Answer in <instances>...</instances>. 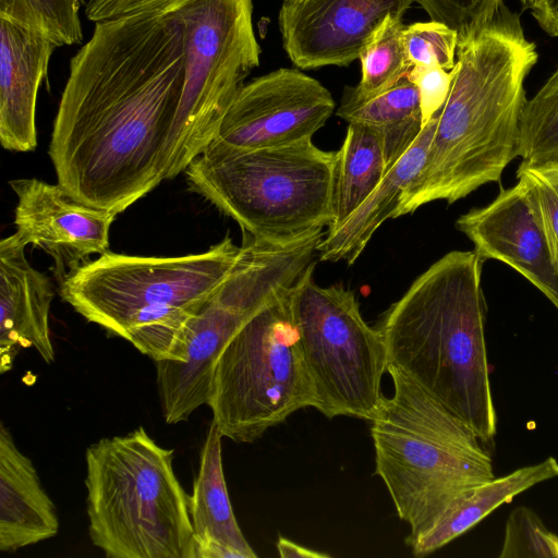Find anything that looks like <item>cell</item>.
Listing matches in <instances>:
<instances>
[{"label": "cell", "instance_id": "17", "mask_svg": "<svg viewBox=\"0 0 558 558\" xmlns=\"http://www.w3.org/2000/svg\"><path fill=\"white\" fill-rule=\"evenodd\" d=\"M56 48L39 31L0 17V142L7 150L37 147V95Z\"/></svg>", "mask_w": 558, "mask_h": 558}, {"label": "cell", "instance_id": "30", "mask_svg": "<svg viewBox=\"0 0 558 558\" xmlns=\"http://www.w3.org/2000/svg\"><path fill=\"white\" fill-rule=\"evenodd\" d=\"M433 21L441 22L462 36L484 24L505 0H415Z\"/></svg>", "mask_w": 558, "mask_h": 558}, {"label": "cell", "instance_id": "34", "mask_svg": "<svg viewBox=\"0 0 558 558\" xmlns=\"http://www.w3.org/2000/svg\"><path fill=\"white\" fill-rule=\"evenodd\" d=\"M518 1L520 2L521 9L523 11L526 9H531L536 2V0H518Z\"/></svg>", "mask_w": 558, "mask_h": 558}, {"label": "cell", "instance_id": "29", "mask_svg": "<svg viewBox=\"0 0 558 558\" xmlns=\"http://www.w3.org/2000/svg\"><path fill=\"white\" fill-rule=\"evenodd\" d=\"M515 175L526 186L558 269V161L539 166L521 162Z\"/></svg>", "mask_w": 558, "mask_h": 558}, {"label": "cell", "instance_id": "32", "mask_svg": "<svg viewBox=\"0 0 558 558\" xmlns=\"http://www.w3.org/2000/svg\"><path fill=\"white\" fill-rule=\"evenodd\" d=\"M161 0H87L85 16L96 23L134 14Z\"/></svg>", "mask_w": 558, "mask_h": 558}, {"label": "cell", "instance_id": "27", "mask_svg": "<svg viewBox=\"0 0 558 558\" xmlns=\"http://www.w3.org/2000/svg\"><path fill=\"white\" fill-rule=\"evenodd\" d=\"M499 558H558V535L525 506L507 518Z\"/></svg>", "mask_w": 558, "mask_h": 558}, {"label": "cell", "instance_id": "1", "mask_svg": "<svg viewBox=\"0 0 558 558\" xmlns=\"http://www.w3.org/2000/svg\"><path fill=\"white\" fill-rule=\"evenodd\" d=\"M184 63L170 0L95 24L70 60L48 149L68 194L118 215L166 180Z\"/></svg>", "mask_w": 558, "mask_h": 558}, {"label": "cell", "instance_id": "22", "mask_svg": "<svg viewBox=\"0 0 558 558\" xmlns=\"http://www.w3.org/2000/svg\"><path fill=\"white\" fill-rule=\"evenodd\" d=\"M389 171L381 133L371 125L349 123L336 151L332 231L368 197Z\"/></svg>", "mask_w": 558, "mask_h": 558}, {"label": "cell", "instance_id": "15", "mask_svg": "<svg viewBox=\"0 0 558 558\" xmlns=\"http://www.w3.org/2000/svg\"><path fill=\"white\" fill-rule=\"evenodd\" d=\"M482 259L510 266L536 287L558 310V269L538 215L520 180L500 189L487 205L456 221Z\"/></svg>", "mask_w": 558, "mask_h": 558}, {"label": "cell", "instance_id": "25", "mask_svg": "<svg viewBox=\"0 0 558 558\" xmlns=\"http://www.w3.org/2000/svg\"><path fill=\"white\" fill-rule=\"evenodd\" d=\"M519 157L533 166L558 161V65L522 109Z\"/></svg>", "mask_w": 558, "mask_h": 558}, {"label": "cell", "instance_id": "5", "mask_svg": "<svg viewBox=\"0 0 558 558\" xmlns=\"http://www.w3.org/2000/svg\"><path fill=\"white\" fill-rule=\"evenodd\" d=\"M391 397H383L371 436L375 474L409 524L404 542L430 530L466 492L495 477L490 454L462 420L405 373L388 366Z\"/></svg>", "mask_w": 558, "mask_h": 558}, {"label": "cell", "instance_id": "20", "mask_svg": "<svg viewBox=\"0 0 558 558\" xmlns=\"http://www.w3.org/2000/svg\"><path fill=\"white\" fill-rule=\"evenodd\" d=\"M436 123L437 114L422 129L413 144L389 169L368 197L340 227L327 231L319 244V260H344L352 265L383 222L396 217L402 194L425 162Z\"/></svg>", "mask_w": 558, "mask_h": 558}, {"label": "cell", "instance_id": "7", "mask_svg": "<svg viewBox=\"0 0 558 558\" xmlns=\"http://www.w3.org/2000/svg\"><path fill=\"white\" fill-rule=\"evenodd\" d=\"M174 450L143 426L85 452L88 534L109 558H195L189 495Z\"/></svg>", "mask_w": 558, "mask_h": 558}, {"label": "cell", "instance_id": "13", "mask_svg": "<svg viewBox=\"0 0 558 558\" xmlns=\"http://www.w3.org/2000/svg\"><path fill=\"white\" fill-rule=\"evenodd\" d=\"M415 0L283 1L278 22L283 48L300 69L349 65L390 16L403 17Z\"/></svg>", "mask_w": 558, "mask_h": 558}, {"label": "cell", "instance_id": "35", "mask_svg": "<svg viewBox=\"0 0 558 558\" xmlns=\"http://www.w3.org/2000/svg\"><path fill=\"white\" fill-rule=\"evenodd\" d=\"M283 1H293V0H283Z\"/></svg>", "mask_w": 558, "mask_h": 558}, {"label": "cell", "instance_id": "8", "mask_svg": "<svg viewBox=\"0 0 558 558\" xmlns=\"http://www.w3.org/2000/svg\"><path fill=\"white\" fill-rule=\"evenodd\" d=\"M324 236L274 245L243 235L234 266L183 328L174 359L155 362L166 423L184 422L207 404L219 354L248 319L314 269Z\"/></svg>", "mask_w": 558, "mask_h": 558}, {"label": "cell", "instance_id": "19", "mask_svg": "<svg viewBox=\"0 0 558 558\" xmlns=\"http://www.w3.org/2000/svg\"><path fill=\"white\" fill-rule=\"evenodd\" d=\"M222 435L211 421L189 495L195 558H255L235 519L223 474Z\"/></svg>", "mask_w": 558, "mask_h": 558}, {"label": "cell", "instance_id": "24", "mask_svg": "<svg viewBox=\"0 0 558 558\" xmlns=\"http://www.w3.org/2000/svg\"><path fill=\"white\" fill-rule=\"evenodd\" d=\"M402 17L390 15L379 26L360 53L361 80L344 93L354 99L376 96L408 75L412 65L403 44Z\"/></svg>", "mask_w": 558, "mask_h": 558}, {"label": "cell", "instance_id": "31", "mask_svg": "<svg viewBox=\"0 0 558 558\" xmlns=\"http://www.w3.org/2000/svg\"><path fill=\"white\" fill-rule=\"evenodd\" d=\"M454 68L412 66L408 73L420 97L422 129L440 111L451 89Z\"/></svg>", "mask_w": 558, "mask_h": 558}, {"label": "cell", "instance_id": "2", "mask_svg": "<svg viewBox=\"0 0 558 558\" xmlns=\"http://www.w3.org/2000/svg\"><path fill=\"white\" fill-rule=\"evenodd\" d=\"M520 15L504 3L487 22L459 36L450 93L437 113L425 162L395 218L435 201L452 204L499 182L519 157L524 84L538 60Z\"/></svg>", "mask_w": 558, "mask_h": 558}, {"label": "cell", "instance_id": "33", "mask_svg": "<svg viewBox=\"0 0 558 558\" xmlns=\"http://www.w3.org/2000/svg\"><path fill=\"white\" fill-rule=\"evenodd\" d=\"M277 549L280 555V557H304V558H327L329 557L328 554L319 553L314 549H310L306 547H303L301 545H298L296 543L279 536L277 542Z\"/></svg>", "mask_w": 558, "mask_h": 558}, {"label": "cell", "instance_id": "6", "mask_svg": "<svg viewBox=\"0 0 558 558\" xmlns=\"http://www.w3.org/2000/svg\"><path fill=\"white\" fill-rule=\"evenodd\" d=\"M336 153L312 140L242 149L211 141L184 170L191 191L232 218L243 235L288 245L332 222Z\"/></svg>", "mask_w": 558, "mask_h": 558}, {"label": "cell", "instance_id": "3", "mask_svg": "<svg viewBox=\"0 0 558 558\" xmlns=\"http://www.w3.org/2000/svg\"><path fill=\"white\" fill-rule=\"evenodd\" d=\"M484 262L474 250L445 254L376 327L388 366L405 373L488 442L497 433V411L485 338Z\"/></svg>", "mask_w": 558, "mask_h": 558}, {"label": "cell", "instance_id": "9", "mask_svg": "<svg viewBox=\"0 0 558 558\" xmlns=\"http://www.w3.org/2000/svg\"><path fill=\"white\" fill-rule=\"evenodd\" d=\"M290 292L248 319L215 364L207 405L222 437L235 442H254L295 411L315 405Z\"/></svg>", "mask_w": 558, "mask_h": 558}, {"label": "cell", "instance_id": "12", "mask_svg": "<svg viewBox=\"0 0 558 558\" xmlns=\"http://www.w3.org/2000/svg\"><path fill=\"white\" fill-rule=\"evenodd\" d=\"M335 107L330 92L317 80L280 68L241 87L214 141L242 149L293 145L312 140Z\"/></svg>", "mask_w": 558, "mask_h": 558}, {"label": "cell", "instance_id": "16", "mask_svg": "<svg viewBox=\"0 0 558 558\" xmlns=\"http://www.w3.org/2000/svg\"><path fill=\"white\" fill-rule=\"evenodd\" d=\"M15 233L0 242V374L11 371L21 349H35L46 363L54 361L49 313L51 280L25 256Z\"/></svg>", "mask_w": 558, "mask_h": 558}, {"label": "cell", "instance_id": "14", "mask_svg": "<svg viewBox=\"0 0 558 558\" xmlns=\"http://www.w3.org/2000/svg\"><path fill=\"white\" fill-rule=\"evenodd\" d=\"M14 232L22 243L44 250L53 259L61 283L94 254L109 250V231L117 214L84 205L63 187L38 179H14Z\"/></svg>", "mask_w": 558, "mask_h": 558}, {"label": "cell", "instance_id": "11", "mask_svg": "<svg viewBox=\"0 0 558 558\" xmlns=\"http://www.w3.org/2000/svg\"><path fill=\"white\" fill-rule=\"evenodd\" d=\"M313 271L293 287L289 302L315 390L314 408L327 418L371 421L384 397L388 361L383 337L364 320L352 290L320 287Z\"/></svg>", "mask_w": 558, "mask_h": 558}, {"label": "cell", "instance_id": "26", "mask_svg": "<svg viewBox=\"0 0 558 558\" xmlns=\"http://www.w3.org/2000/svg\"><path fill=\"white\" fill-rule=\"evenodd\" d=\"M84 0H0V17L35 28L57 47L82 44Z\"/></svg>", "mask_w": 558, "mask_h": 558}, {"label": "cell", "instance_id": "4", "mask_svg": "<svg viewBox=\"0 0 558 558\" xmlns=\"http://www.w3.org/2000/svg\"><path fill=\"white\" fill-rule=\"evenodd\" d=\"M241 246L226 236L207 251L138 256L107 251L60 284L64 302L154 362L174 359L183 328L234 266Z\"/></svg>", "mask_w": 558, "mask_h": 558}, {"label": "cell", "instance_id": "28", "mask_svg": "<svg viewBox=\"0 0 558 558\" xmlns=\"http://www.w3.org/2000/svg\"><path fill=\"white\" fill-rule=\"evenodd\" d=\"M458 32L446 24L430 20L407 25L403 44L412 66H440L447 71L457 61Z\"/></svg>", "mask_w": 558, "mask_h": 558}, {"label": "cell", "instance_id": "10", "mask_svg": "<svg viewBox=\"0 0 558 558\" xmlns=\"http://www.w3.org/2000/svg\"><path fill=\"white\" fill-rule=\"evenodd\" d=\"M185 29L184 83L165 153L166 180L215 138L232 100L259 65L253 0H170Z\"/></svg>", "mask_w": 558, "mask_h": 558}, {"label": "cell", "instance_id": "23", "mask_svg": "<svg viewBox=\"0 0 558 558\" xmlns=\"http://www.w3.org/2000/svg\"><path fill=\"white\" fill-rule=\"evenodd\" d=\"M336 114L348 123L371 125L381 133L388 169L422 131L418 92L408 75L391 88L367 99H354L343 94Z\"/></svg>", "mask_w": 558, "mask_h": 558}, {"label": "cell", "instance_id": "21", "mask_svg": "<svg viewBox=\"0 0 558 558\" xmlns=\"http://www.w3.org/2000/svg\"><path fill=\"white\" fill-rule=\"evenodd\" d=\"M558 476L554 457L519 468L510 473L485 481L460 497L425 534L409 547L416 557H424L466 533L483 519L518 495Z\"/></svg>", "mask_w": 558, "mask_h": 558}, {"label": "cell", "instance_id": "18", "mask_svg": "<svg viewBox=\"0 0 558 558\" xmlns=\"http://www.w3.org/2000/svg\"><path fill=\"white\" fill-rule=\"evenodd\" d=\"M56 506L33 461L0 423V551L14 553L54 537L59 532Z\"/></svg>", "mask_w": 558, "mask_h": 558}]
</instances>
